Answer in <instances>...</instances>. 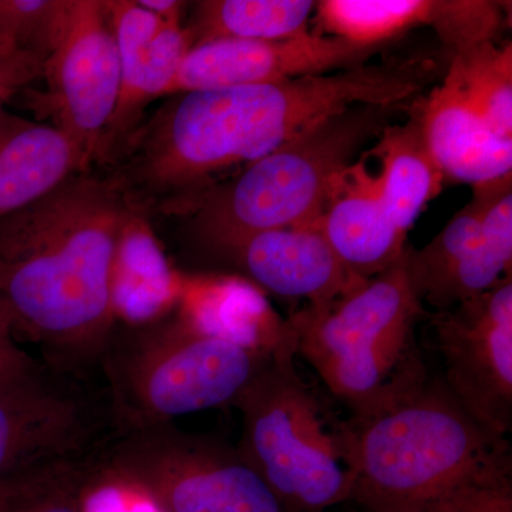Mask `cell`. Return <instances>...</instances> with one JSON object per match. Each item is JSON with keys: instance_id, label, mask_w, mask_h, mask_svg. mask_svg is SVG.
Listing matches in <instances>:
<instances>
[{"instance_id": "cell-27", "label": "cell", "mask_w": 512, "mask_h": 512, "mask_svg": "<svg viewBox=\"0 0 512 512\" xmlns=\"http://www.w3.org/2000/svg\"><path fill=\"white\" fill-rule=\"evenodd\" d=\"M138 3L164 22L183 20L184 2H177V0H138Z\"/></svg>"}, {"instance_id": "cell-30", "label": "cell", "mask_w": 512, "mask_h": 512, "mask_svg": "<svg viewBox=\"0 0 512 512\" xmlns=\"http://www.w3.org/2000/svg\"><path fill=\"white\" fill-rule=\"evenodd\" d=\"M410 512H426V511H423V510H414V511H410Z\"/></svg>"}, {"instance_id": "cell-26", "label": "cell", "mask_w": 512, "mask_h": 512, "mask_svg": "<svg viewBox=\"0 0 512 512\" xmlns=\"http://www.w3.org/2000/svg\"><path fill=\"white\" fill-rule=\"evenodd\" d=\"M46 57L0 35V117L6 103L45 73Z\"/></svg>"}, {"instance_id": "cell-13", "label": "cell", "mask_w": 512, "mask_h": 512, "mask_svg": "<svg viewBox=\"0 0 512 512\" xmlns=\"http://www.w3.org/2000/svg\"><path fill=\"white\" fill-rule=\"evenodd\" d=\"M220 254L265 291L306 299L308 306L328 305L365 282L339 261L316 222L258 232Z\"/></svg>"}, {"instance_id": "cell-29", "label": "cell", "mask_w": 512, "mask_h": 512, "mask_svg": "<svg viewBox=\"0 0 512 512\" xmlns=\"http://www.w3.org/2000/svg\"><path fill=\"white\" fill-rule=\"evenodd\" d=\"M16 345H12V346H5V348H0V357H2L3 355H5V353H8L10 349H13L15 348Z\"/></svg>"}, {"instance_id": "cell-16", "label": "cell", "mask_w": 512, "mask_h": 512, "mask_svg": "<svg viewBox=\"0 0 512 512\" xmlns=\"http://www.w3.org/2000/svg\"><path fill=\"white\" fill-rule=\"evenodd\" d=\"M89 170L82 151L59 128L6 111L0 117V220Z\"/></svg>"}, {"instance_id": "cell-14", "label": "cell", "mask_w": 512, "mask_h": 512, "mask_svg": "<svg viewBox=\"0 0 512 512\" xmlns=\"http://www.w3.org/2000/svg\"><path fill=\"white\" fill-rule=\"evenodd\" d=\"M409 109L446 180L476 185L511 174L512 140L485 124L451 74Z\"/></svg>"}, {"instance_id": "cell-20", "label": "cell", "mask_w": 512, "mask_h": 512, "mask_svg": "<svg viewBox=\"0 0 512 512\" xmlns=\"http://www.w3.org/2000/svg\"><path fill=\"white\" fill-rule=\"evenodd\" d=\"M487 183L473 185L471 201L451 218L430 244L419 251L406 248L407 275L421 305L423 302L433 305L444 286L473 254L488 200Z\"/></svg>"}, {"instance_id": "cell-28", "label": "cell", "mask_w": 512, "mask_h": 512, "mask_svg": "<svg viewBox=\"0 0 512 512\" xmlns=\"http://www.w3.org/2000/svg\"><path fill=\"white\" fill-rule=\"evenodd\" d=\"M13 335H15V322H13L12 312L8 303L0 295V348L15 345Z\"/></svg>"}, {"instance_id": "cell-4", "label": "cell", "mask_w": 512, "mask_h": 512, "mask_svg": "<svg viewBox=\"0 0 512 512\" xmlns=\"http://www.w3.org/2000/svg\"><path fill=\"white\" fill-rule=\"evenodd\" d=\"M427 316L410 285L406 251L382 274L285 323L295 355L316 370L353 417L372 416L427 380L414 338Z\"/></svg>"}, {"instance_id": "cell-12", "label": "cell", "mask_w": 512, "mask_h": 512, "mask_svg": "<svg viewBox=\"0 0 512 512\" xmlns=\"http://www.w3.org/2000/svg\"><path fill=\"white\" fill-rule=\"evenodd\" d=\"M120 59V94L96 167L111 165L140 127L157 97L170 96L181 63L192 49L183 20L164 22L138 0H106Z\"/></svg>"}, {"instance_id": "cell-19", "label": "cell", "mask_w": 512, "mask_h": 512, "mask_svg": "<svg viewBox=\"0 0 512 512\" xmlns=\"http://www.w3.org/2000/svg\"><path fill=\"white\" fill-rule=\"evenodd\" d=\"M312 0H202L194 3L192 47L214 40H276L308 32Z\"/></svg>"}, {"instance_id": "cell-3", "label": "cell", "mask_w": 512, "mask_h": 512, "mask_svg": "<svg viewBox=\"0 0 512 512\" xmlns=\"http://www.w3.org/2000/svg\"><path fill=\"white\" fill-rule=\"evenodd\" d=\"M281 330L271 342H245L188 312L114 329L99 367L116 431L235 406L271 359Z\"/></svg>"}, {"instance_id": "cell-1", "label": "cell", "mask_w": 512, "mask_h": 512, "mask_svg": "<svg viewBox=\"0 0 512 512\" xmlns=\"http://www.w3.org/2000/svg\"><path fill=\"white\" fill-rule=\"evenodd\" d=\"M140 212L110 171L72 175L0 220V295L43 359L99 367L116 329L117 266Z\"/></svg>"}, {"instance_id": "cell-24", "label": "cell", "mask_w": 512, "mask_h": 512, "mask_svg": "<svg viewBox=\"0 0 512 512\" xmlns=\"http://www.w3.org/2000/svg\"><path fill=\"white\" fill-rule=\"evenodd\" d=\"M426 512H512L511 461L481 471L424 505Z\"/></svg>"}, {"instance_id": "cell-17", "label": "cell", "mask_w": 512, "mask_h": 512, "mask_svg": "<svg viewBox=\"0 0 512 512\" xmlns=\"http://www.w3.org/2000/svg\"><path fill=\"white\" fill-rule=\"evenodd\" d=\"M315 12L318 35L376 50L419 26H429L440 40L450 26L453 0H322Z\"/></svg>"}, {"instance_id": "cell-9", "label": "cell", "mask_w": 512, "mask_h": 512, "mask_svg": "<svg viewBox=\"0 0 512 512\" xmlns=\"http://www.w3.org/2000/svg\"><path fill=\"white\" fill-rule=\"evenodd\" d=\"M43 77L55 127L96 167L120 94L119 50L106 0H67Z\"/></svg>"}, {"instance_id": "cell-23", "label": "cell", "mask_w": 512, "mask_h": 512, "mask_svg": "<svg viewBox=\"0 0 512 512\" xmlns=\"http://www.w3.org/2000/svg\"><path fill=\"white\" fill-rule=\"evenodd\" d=\"M67 0H0V35L49 57Z\"/></svg>"}, {"instance_id": "cell-8", "label": "cell", "mask_w": 512, "mask_h": 512, "mask_svg": "<svg viewBox=\"0 0 512 512\" xmlns=\"http://www.w3.org/2000/svg\"><path fill=\"white\" fill-rule=\"evenodd\" d=\"M97 467L163 512H286L238 448L173 423L117 431Z\"/></svg>"}, {"instance_id": "cell-6", "label": "cell", "mask_w": 512, "mask_h": 512, "mask_svg": "<svg viewBox=\"0 0 512 512\" xmlns=\"http://www.w3.org/2000/svg\"><path fill=\"white\" fill-rule=\"evenodd\" d=\"M286 325L271 359L239 396L238 451L286 512H323L352 495L340 423L330 427L296 373Z\"/></svg>"}, {"instance_id": "cell-7", "label": "cell", "mask_w": 512, "mask_h": 512, "mask_svg": "<svg viewBox=\"0 0 512 512\" xmlns=\"http://www.w3.org/2000/svg\"><path fill=\"white\" fill-rule=\"evenodd\" d=\"M106 387L25 350L0 357V483L96 456L116 434Z\"/></svg>"}, {"instance_id": "cell-22", "label": "cell", "mask_w": 512, "mask_h": 512, "mask_svg": "<svg viewBox=\"0 0 512 512\" xmlns=\"http://www.w3.org/2000/svg\"><path fill=\"white\" fill-rule=\"evenodd\" d=\"M97 454L2 481L0 512H83L84 485Z\"/></svg>"}, {"instance_id": "cell-2", "label": "cell", "mask_w": 512, "mask_h": 512, "mask_svg": "<svg viewBox=\"0 0 512 512\" xmlns=\"http://www.w3.org/2000/svg\"><path fill=\"white\" fill-rule=\"evenodd\" d=\"M350 500L369 512L421 510L481 471L511 461L507 439L468 416L443 380H429L372 416L340 423Z\"/></svg>"}, {"instance_id": "cell-11", "label": "cell", "mask_w": 512, "mask_h": 512, "mask_svg": "<svg viewBox=\"0 0 512 512\" xmlns=\"http://www.w3.org/2000/svg\"><path fill=\"white\" fill-rule=\"evenodd\" d=\"M373 52L309 30L276 40H214L187 53L170 96L339 72L362 66Z\"/></svg>"}, {"instance_id": "cell-25", "label": "cell", "mask_w": 512, "mask_h": 512, "mask_svg": "<svg viewBox=\"0 0 512 512\" xmlns=\"http://www.w3.org/2000/svg\"><path fill=\"white\" fill-rule=\"evenodd\" d=\"M82 500L83 512H163L143 491L106 476L97 467V457L84 485Z\"/></svg>"}, {"instance_id": "cell-15", "label": "cell", "mask_w": 512, "mask_h": 512, "mask_svg": "<svg viewBox=\"0 0 512 512\" xmlns=\"http://www.w3.org/2000/svg\"><path fill=\"white\" fill-rule=\"evenodd\" d=\"M316 224L339 261L362 281L389 269L407 248V235L390 217L379 177L365 160L336 175Z\"/></svg>"}, {"instance_id": "cell-18", "label": "cell", "mask_w": 512, "mask_h": 512, "mask_svg": "<svg viewBox=\"0 0 512 512\" xmlns=\"http://www.w3.org/2000/svg\"><path fill=\"white\" fill-rule=\"evenodd\" d=\"M379 158L377 174L384 204L396 227L407 235L430 201L446 183L443 173L424 143L419 124L413 117L404 124H390L370 150Z\"/></svg>"}, {"instance_id": "cell-5", "label": "cell", "mask_w": 512, "mask_h": 512, "mask_svg": "<svg viewBox=\"0 0 512 512\" xmlns=\"http://www.w3.org/2000/svg\"><path fill=\"white\" fill-rule=\"evenodd\" d=\"M399 109L349 107L212 185L180 214L218 252L268 229L311 225L325 210L336 175L393 124Z\"/></svg>"}, {"instance_id": "cell-10", "label": "cell", "mask_w": 512, "mask_h": 512, "mask_svg": "<svg viewBox=\"0 0 512 512\" xmlns=\"http://www.w3.org/2000/svg\"><path fill=\"white\" fill-rule=\"evenodd\" d=\"M444 384L478 426L500 439L512 430V279L430 316Z\"/></svg>"}, {"instance_id": "cell-21", "label": "cell", "mask_w": 512, "mask_h": 512, "mask_svg": "<svg viewBox=\"0 0 512 512\" xmlns=\"http://www.w3.org/2000/svg\"><path fill=\"white\" fill-rule=\"evenodd\" d=\"M448 74L466 92L488 127L504 140H512V45L493 42L454 53Z\"/></svg>"}]
</instances>
